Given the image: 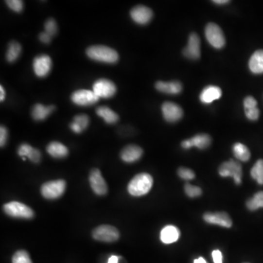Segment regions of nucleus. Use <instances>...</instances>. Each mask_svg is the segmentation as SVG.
<instances>
[{"instance_id": "f257e3e1", "label": "nucleus", "mask_w": 263, "mask_h": 263, "mask_svg": "<svg viewBox=\"0 0 263 263\" xmlns=\"http://www.w3.org/2000/svg\"><path fill=\"white\" fill-rule=\"evenodd\" d=\"M153 185V178L146 173L136 175L128 184L129 194L134 197H140L147 194Z\"/></svg>"}, {"instance_id": "f03ea898", "label": "nucleus", "mask_w": 263, "mask_h": 263, "mask_svg": "<svg viewBox=\"0 0 263 263\" xmlns=\"http://www.w3.org/2000/svg\"><path fill=\"white\" fill-rule=\"evenodd\" d=\"M87 55L92 60L106 64H114L119 60V54L114 49L105 46H93L87 50Z\"/></svg>"}, {"instance_id": "7ed1b4c3", "label": "nucleus", "mask_w": 263, "mask_h": 263, "mask_svg": "<svg viewBox=\"0 0 263 263\" xmlns=\"http://www.w3.org/2000/svg\"><path fill=\"white\" fill-rule=\"evenodd\" d=\"M3 210L8 216L14 218L32 219L35 214L33 209L27 205L17 201L10 202L4 205Z\"/></svg>"}, {"instance_id": "20e7f679", "label": "nucleus", "mask_w": 263, "mask_h": 263, "mask_svg": "<svg viewBox=\"0 0 263 263\" xmlns=\"http://www.w3.org/2000/svg\"><path fill=\"white\" fill-rule=\"evenodd\" d=\"M66 182L64 180L49 181L45 183L41 187V194L45 198L49 200L59 198L65 193Z\"/></svg>"}, {"instance_id": "39448f33", "label": "nucleus", "mask_w": 263, "mask_h": 263, "mask_svg": "<svg viewBox=\"0 0 263 263\" xmlns=\"http://www.w3.org/2000/svg\"><path fill=\"white\" fill-rule=\"evenodd\" d=\"M219 174L222 177H232L235 184H241L242 181V168L241 164L236 161L230 160L224 162L219 168Z\"/></svg>"}, {"instance_id": "423d86ee", "label": "nucleus", "mask_w": 263, "mask_h": 263, "mask_svg": "<svg viewBox=\"0 0 263 263\" xmlns=\"http://www.w3.org/2000/svg\"><path fill=\"white\" fill-rule=\"evenodd\" d=\"M206 37L208 42L215 49H220L225 46V37L222 29L217 24L210 23L206 27Z\"/></svg>"}, {"instance_id": "0eeeda50", "label": "nucleus", "mask_w": 263, "mask_h": 263, "mask_svg": "<svg viewBox=\"0 0 263 263\" xmlns=\"http://www.w3.org/2000/svg\"><path fill=\"white\" fill-rule=\"evenodd\" d=\"M120 236L119 230L111 225H100L94 229V239L103 242L111 243L117 241Z\"/></svg>"}, {"instance_id": "6e6552de", "label": "nucleus", "mask_w": 263, "mask_h": 263, "mask_svg": "<svg viewBox=\"0 0 263 263\" xmlns=\"http://www.w3.org/2000/svg\"><path fill=\"white\" fill-rule=\"evenodd\" d=\"M93 91L99 98H110L116 92V85L105 78L97 80L93 85Z\"/></svg>"}, {"instance_id": "1a4fd4ad", "label": "nucleus", "mask_w": 263, "mask_h": 263, "mask_svg": "<svg viewBox=\"0 0 263 263\" xmlns=\"http://www.w3.org/2000/svg\"><path fill=\"white\" fill-rule=\"evenodd\" d=\"M99 97L91 90H77L72 93L71 100L77 105L89 106L99 101Z\"/></svg>"}, {"instance_id": "9d476101", "label": "nucleus", "mask_w": 263, "mask_h": 263, "mask_svg": "<svg viewBox=\"0 0 263 263\" xmlns=\"http://www.w3.org/2000/svg\"><path fill=\"white\" fill-rule=\"evenodd\" d=\"M52 59L48 55H39L35 58L33 62V70L35 75L39 78L47 76L52 70Z\"/></svg>"}, {"instance_id": "9b49d317", "label": "nucleus", "mask_w": 263, "mask_h": 263, "mask_svg": "<svg viewBox=\"0 0 263 263\" xmlns=\"http://www.w3.org/2000/svg\"><path fill=\"white\" fill-rule=\"evenodd\" d=\"M183 54L188 59L193 60L200 57V40L196 33L190 34L187 46L183 51Z\"/></svg>"}, {"instance_id": "f8f14e48", "label": "nucleus", "mask_w": 263, "mask_h": 263, "mask_svg": "<svg viewBox=\"0 0 263 263\" xmlns=\"http://www.w3.org/2000/svg\"><path fill=\"white\" fill-rule=\"evenodd\" d=\"M89 182L91 189L95 194L105 195L107 193V186L100 170L94 169L90 173Z\"/></svg>"}, {"instance_id": "ddd939ff", "label": "nucleus", "mask_w": 263, "mask_h": 263, "mask_svg": "<svg viewBox=\"0 0 263 263\" xmlns=\"http://www.w3.org/2000/svg\"><path fill=\"white\" fill-rule=\"evenodd\" d=\"M162 114L168 122L179 121L183 116V110L178 105L171 102H165L162 106Z\"/></svg>"}, {"instance_id": "4468645a", "label": "nucleus", "mask_w": 263, "mask_h": 263, "mask_svg": "<svg viewBox=\"0 0 263 263\" xmlns=\"http://www.w3.org/2000/svg\"><path fill=\"white\" fill-rule=\"evenodd\" d=\"M131 18L140 25H145L150 22L153 17V12L150 8L143 5H138L131 10Z\"/></svg>"}, {"instance_id": "2eb2a0df", "label": "nucleus", "mask_w": 263, "mask_h": 263, "mask_svg": "<svg viewBox=\"0 0 263 263\" xmlns=\"http://www.w3.org/2000/svg\"><path fill=\"white\" fill-rule=\"evenodd\" d=\"M205 222L213 225H217L223 228H229L232 225V219L225 212L206 213L203 216Z\"/></svg>"}, {"instance_id": "dca6fc26", "label": "nucleus", "mask_w": 263, "mask_h": 263, "mask_svg": "<svg viewBox=\"0 0 263 263\" xmlns=\"http://www.w3.org/2000/svg\"><path fill=\"white\" fill-rule=\"evenodd\" d=\"M210 143H211V139L209 135L200 134L188 140H184L181 143V146L184 149H190L193 146H195L200 149H205L210 146Z\"/></svg>"}, {"instance_id": "f3484780", "label": "nucleus", "mask_w": 263, "mask_h": 263, "mask_svg": "<svg viewBox=\"0 0 263 263\" xmlns=\"http://www.w3.org/2000/svg\"><path fill=\"white\" fill-rule=\"evenodd\" d=\"M143 149L136 145L126 146L121 152V158L123 162L133 163L139 160L143 155Z\"/></svg>"}, {"instance_id": "a211bd4d", "label": "nucleus", "mask_w": 263, "mask_h": 263, "mask_svg": "<svg viewBox=\"0 0 263 263\" xmlns=\"http://www.w3.org/2000/svg\"><path fill=\"white\" fill-rule=\"evenodd\" d=\"M222 96V90L216 86H209L202 91L200 99L202 103L210 104L214 100L220 98Z\"/></svg>"}, {"instance_id": "6ab92c4d", "label": "nucleus", "mask_w": 263, "mask_h": 263, "mask_svg": "<svg viewBox=\"0 0 263 263\" xmlns=\"http://www.w3.org/2000/svg\"><path fill=\"white\" fill-rule=\"evenodd\" d=\"M18 154L21 158H28L32 162L38 163L41 159V154L38 149H34L28 143H23L18 149Z\"/></svg>"}, {"instance_id": "aec40b11", "label": "nucleus", "mask_w": 263, "mask_h": 263, "mask_svg": "<svg viewBox=\"0 0 263 263\" xmlns=\"http://www.w3.org/2000/svg\"><path fill=\"white\" fill-rule=\"evenodd\" d=\"M155 87L160 92L168 94H178L182 91V85L178 81H158L155 84Z\"/></svg>"}, {"instance_id": "412c9836", "label": "nucleus", "mask_w": 263, "mask_h": 263, "mask_svg": "<svg viewBox=\"0 0 263 263\" xmlns=\"http://www.w3.org/2000/svg\"><path fill=\"white\" fill-rule=\"evenodd\" d=\"M180 230L174 225H168L161 231L160 239L165 244H171L178 241Z\"/></svg>"}, {"instance_id": "4be33fe9", "label": "nucleus", "mask_w": 263, "mask_h": 263, "mask_svg": "<svg viewBox=\"0 0 263 263\" xmlns=\"http://www.w3.org/2000/svg\"><path fill=\"white\" fill-rule=\"evenodd\" d=\"M46 150L52 158H56V159L66 158L69 153L68 148L65 145L56 141L49 143Z\"/></svg>"}, {"instance_id": "5701e85b", "label": "nucleus", "mask_w": 263, "mask_h": 263, "mask_svg": "<svg viewBox=\"0 0 263 263\" xmlns=\"http://www.w3.org/2000/svg\"><path fill=\"white\" fill-rule=\"evenodd\" d=\"M248 66L253 73H263V50H258L253 53L250 58Z\"/></svg>"}, {"instance_id": "b1692460", "label": "nucleus", "mask_w": 263, "mask_h": 263, "mask_svg": "<svg viewBox=\"0 0 263 263\" xmlns=\"http://www.w3.org/2000/svg\"><path fill=\"white\" fill-rule=\"evenodd\" d=\"M55 110L53 105L45 106L43 105L36 104L32 110V116L36 121H43L49 117V115Z\"/></svg>"}, {"instance_id": "393cba45", "label": "nucleus", "mask_w": 263, "mask_h": 263, "mask_svg": "<svg viewBox=\"0 0 263 263\" xmlns=\"http://www.w3.org/2000/svg\"><path fill=\"white\" fill-rule=\"evenodd\" d=\"M88 123H89V119L87 115H77L74 117L73 121L70 125V127L73 133L79 134L82 133L84 129H87Z\"/></svg>"}, {"instance_id": "a878e982", "label": "nucleus", "mask_w": 263, "mask_h": 263, "mask_svg": "<svg viewBox=\"0 0 263 263\" xmlns=\"http://www.w3.org/2000/svg\"><path fill=\"white\" fill-rule=\"evenodd\" d=\"M96 113L109 124H113L119 121V117L117 113H115L110 107H106V106L99 107L96 110Z\"/></svg>"}, {"instance_id": "bb28decb", "label": "nucleus", "mask_w": 263, "mask_h": 263, "mask_svg": "<svg viewBox=\"0 0 263 263\" xmlns=\"http://www.w3.org/2000/svg\"><path fill=\"white\" fill-rule=\"evenodd\" d=\"M234 155L238 160L247 162L251 158V153L245 145L241 143H236L232 147Z\"/></svg>"}, {"instance_id": "cd10ccee", "label": "nucleus", "mask_w": 263, "mask_h": 263, "mask_svg": "<svg viewBox=\"0 0 263 263\" xmlns=\"http://www.w3.org/2000/svg\"><path fill=\"white\" fill-rule=\"evenodd\" d=\"M21 53V46L18 42L12 41L8 45L6 59L8 62H15L19 58Z\"/></svg>"}, {"instance_id": "c85d7f7f", "label": "nucleus", "mask_w": 263, "mask_h": 263, "mask_svg": "<svg viewBox=\"0 0 263 263\" xmlns=\"http://www.w3.org/2000/svg\"><path fill=\"white\" fill-rule=\"evenodd\" d=\"M251 175L259 184L263 185V159H259L251 171Z\"/></svg>"}, {"instance_id": "c756f323", "label": "nucleus", "mask_w": 263, "mask_h": 263, "mask_svg": "<svg viewBox=\"0 0 263 263\" xmlns=\"http://www.w3.org/2000/svg\"><path fill=\"white\" fill-rule=\"evenodd\" d=\"M246 206L250 210H256L263 208V192H259L252 198L247 201Z\"/></svg>"}, {"instance_id": "7c9ffc66", "label": "nucleus", "mask_w": 263, "mask_h": 263, "mask_svg": "<svg viewBox=\"0 0 263 263\" xmlns=\"http://www.w3.org/2000/svg\"><path fill=\"white\" fill-rule=\"evenodd\" d=\"M12 263H33V261L27 251L19 250L13 256Z\"/></svg>"}, {"instance_id": "2f4dec72", "label": "nucleus", "mask_w": 263, "mask_h": 263, "mask_svg": "<svg viewBox=\"0 0 263 263\" xmlns=\"http://www.w3.org/2000/svg\"><path fill=\"white\" fill-rule=\"evenodd\" d=\"M45 32L49 35L54 36L56 35V33L58 32V26L56 24V21L53 18H49L45 23Z\"/></svg>"}, {"instance_id": "473e14b6", "label": "nucleus", "mask_w": 263, "mask_h": 263, "mask_svg": "<svg viewBox=\"0 0 263 263\" xmlns=\"http://www.w3.org/2000/svg\"><path fill=\"white\" fill-rule=\"evenodd\" d=\"M184 190H185L186 194L192 198L199 197L202 194V190L200 187L192 185L190 184H187L184 186Z\"/></svg>"}, {"instance_id": "72a5a7b5", "label": "nucleus", "mask_w": 263, "mask_h": 263, "mask_svg": "<svg viewBox=\"0 0 263 263\" xmlns=\"http://www.w3.org/2000/svg\"><path fill=\"white\" fill-rule=\"evenodd\" d=\"M10 9L16 13H20L24 8V2L21 0H8L5 1Z\"/></svg>"}, {"instance_id": "f704fd0d", "label": "nucleus", "mask_w": 263, "mask_h": 263, "mask_svg": "<svg viewBox=\"0 0 263 263\" xmlns=\"http://www.w3.org/2000/svg\"><path fill=\"white\" fill-rule=\"evenodd\" d=\"M178 175L180 178L184 180H187V181L193 179L195 177V174L192 170L187 168H183V167L178 168Z\"/></svg>"}, {"instance_id": "c9c22d12", "label": "nucleus", "mask_w": 263, "mask_h": 263, "mask_svg": "<svg viewBox=\"0 0 263 263\" xmlns=\"http://www.w3.org/2000/svg\"><path fill=\"white\" fill-rule=\"evenodd\" d=\"M245 116L249 120L256 121L258 119L260 116V110L257 107H253V108L245 109Z\"/></svg>"}, {"instance_id": "e433bc0d", "label": "nucleus", "mask_w": 263, "mask_h": 263, "mask_svg": "<svg viewBox=\"0 0 263 263\" xmlns=\"http://www.w3.org/2000/svg\"><path fill=\"white\" fill-rule=\"evenodd\" d=\"M8 132L6 127L4 126H1L0 127V146L3 147L6 144L8 140Z\"/></svg>"}, {"instance_id": "4c0bfd02", "label": "nucleus", "mask_w": 263, "mask_h": 263, "mask_svg": "<svg viewBox=\"0 0 263 263\" xmlns=\"http://www.w3.org/2000/svg\"><path fill=\"white\" fill-rule=\"evenodd\" d=\"M244 107L245 109L253 108V107H257V102L254 97L251 96H248L245 97L244 102Z\"/></svg>"}, {"instance_id": "58836bf2", "label": "nucleus", "mask_w": 263, "mask_h": 263, "mask_svg": "<svg viewBox=\"0 0 263 263\" xmlns=\"http://www.w3.org/2000/svg\"><path fill=\"white\" fill-rule=\"evenodd\" d=\"M212 257H213L214 263H222V254L219 250L213 251Z\"/></svg>"}, {"instance_id": "ea45409f", "label": "nucleus", "mask_w": 263, "mask_h": 263, "mask_svg": "<svg viewBox=\"0 0 263 263\" xmlns=\"http://www.w3.org/2000/svg\"><path fill=\"white\" fill-rule=\"evenodd\" d=\"M39 39H40L42 43H45V44H48L52 40V36L49 35L48 33L44 32V33H40V35H39Z\"/></svg>"}, {"instance_id": "a19ab883", "label": "nucleus", "mask_w": 263, "mask_h": 263, "mask_svg": "<svg viewBox=\"0 0 263 263\" xmlns=\"http://www.w3.org/2000/svg\"><path fill=\"white\" fill-rule=\"evenodd\" d=\"M5 99V88L2 86H0V100L1 102H3Z\"/></svg>"}, {"instance_id": "79ce46f5", "label": "nucleus", "mask_w": 263, "mask_h": 263, "mask_svg": "<svg viewBox=\"0 0 263 263\" xmlns=\"http://www.w3.org/2000/svg\"><path fill=\"white\" fill-rule=\"evenodd\" d=\"M119 256L112 255L110 258L108 259L107 263H118L119 262Z\"/></svg>"}, {"instance_id": "37998d69", "label": "nucleus", "mask_w": 263, "mask_h": 263, "mask_svg": "<svg viewBox=\"0 0 263 263\" xmlns=\"http://www.w3.org/2000/svg\"><path fill=\"white\" fill-rule=\"evenodd\" d=\"M213 2L216 5H226V4L229 3L230 1L229 0H214Z\"/></svg>"}, {"instance_id": "c03bdc74", "label": "nucleus", "mask_w": 263, "mask_h": 263, "mask_svg": "<svg viewBox=\"0 0 263 263\" xmlns=\"http://www.w3.org/2000/svg\"><path fill=\"white\" fill-rule=\"evenodd\" d=\"M194 263H207V262L203 257H199L197 260H194Z\"/></svg>"}]
</instances>
